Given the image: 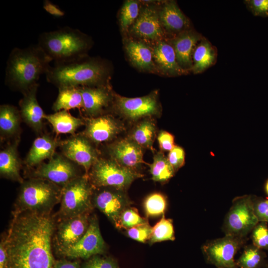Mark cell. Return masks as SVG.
Segmentation results:
<instances>
[{"label": "cell", "instance_id": "obj_1", "mask_svg": "<svg viewBox=\"0 0 268 268\" xmlns=\"http://www.w3.org/2000/svg\"><path fill=\"white\" fill-rule=\"evenodd\" d=\"M12 215L4 234L8 257L5 268H52L54 216L30 211Z\"/></svg>", "mask_w": 268, "mask_h": 268}, {"label": "cell", "instance_id": "obj_2", "mask_svg": "<svg viewBox=\"0 0 268 268\" xmlns=\"http://www.w3.org/2000/svg\"><path fill=\"white\" fill-rule=\"evenodd\" d=\"M52 61L38 44L22 49L14 48L7 61L5 83L24 93L38 83L42 74L47 73Z\"/></svg>", "mask_w": 268, "mask_h": 268}, {"label": "cell", "instance_id": "obj_3", "mask_svg": "<svg viewBox=\"0 0 268 268\" xmlns=\"http://www.w3.org/2000/svg\"><path fill=\"white\" fill-rule=\"evenodd\" d=\"M87 56L64 63H55L46 74L47 81L58 88L96 86L108 84L110 71L104 61Z\"/></svg>", "mask_w": 268, "mask_h": 268}, {"label": "cell", "instance_id": "obj_4", "mask_svg": "<svg viewBox=\"0 0 268 268\" xmlns=\"http://www.w3.org/2000/svg\"><path fill=\"white\" fill-rule=\"evenodd\" d=\"M91 43L78 29L65 27L41 33L38 45L55 63H64L86 57Z\"/></svg>", "mask_w": 268, "mask_h": 268}, {"label": "cell", "instance_id": "obj_5", "mask_svg": "<svg viewBox=\"0 0 268 268\" xmlns=\"http://www.w3.org/2000/svg\"><path fill=\"white\" fill-rule=\"evenodd\" d=\"M63 188L46 180L33 178L21 183L13 213L30 211L50 214L61 201Z\"/></svg>", "mask_w": 268, "mask_h": 268}, {"label": "cell", "instance_id": "obj_6", "mask_svg": "<svg viewBox=\"0 0 268 268\" xmlns=\"http://www.w3.org/2000/svg\"><path fill=\"white\" fill-rule=\"evenodd\" d=\"M94 188L84 175L72 180L62 189L59 220L90 213L93 207Z\"/></svg>", "mask_w": 268, "mask_h": 268}, {"label": "cell", "instance_id": "obj_7", "mask_svg": "<svg viewBox=\"0 0 268 268\" xmlns=\"http://www.w3.org/2000/svg\"><path fill=\"white\" fill-rule=\"evenodd\" d=\"M87 176L94 188H112L124 191L142 175L112 159L100 158L92 165Z\"/></svg>", "mask_w": 268, "mask_h": 268}, {"label": "cell", "instance_id": "obj_8", "mask_svg": "<svg viewBox=\"0 0 268 268\" xmlns=\"http://www.w3.org/2000/svg\"><path fill=\"white\" fill-rule=\"evenodd\" d=\"M258 223L252 197L244 196L233 201L225 218L223 230L225 235L243 238L252 232Z\"/></svg>", "mask_w": 268, "mask_h": 268}, {"label": "cell", "instance_id": "obj_9", "mask_svg": "<svg viewBox=\"0 0 268 268\" xmlns=\"http://www.w3.org/2000/svg\"><path fill=\"white\" fill-rule=\"evenodd\" d=\"M243 243L242 238L225 235L206 242L202 251L206 262L216 268H236L235 256Z\"/></svg>", "mask_w": 268, "mask_h": 268}, {"label": "cell", "instance_id": "obj_10", "mask_svg": "<svg viewBox=\"0 0 268 268\" xmlns=\"http://www.w3.org/2000/svg\"><path fill=\"white\" fill-rule=\"evenodd\" d=\"M89 213L61 219L56 223L52 245L57 255L74 245L83 236L89 225Z\"/></svg>", "mask_w": 268, "mask_h": 268}, {"label": "cell", "instance_id": "obj_11", "mask_svg": "<svg viewBox=\"0 0 268 268\" xmlns=\"http://www.w3.org/2000/svg\"><path fill=\"white\" fill-rule=\"evenodd\" d=\"M106 244L101 235L98 221L96 215L90 217L87 231L80 240L71 247L64 251L58 255L71 259L88 260L91 257L104 254Z\"/></svg>", "mask_w": 268, "mask_h": 268}, {"label": "cell", "instance_id": "obj_12", "mask_svg": "<svg viewBox=\"0 0 268 268\" xmlns=\"http://www.w3.org/2000/svg\"><path fill=\"white\" fill-rule=\"evenodd\" d=\"M92 202L113 223L119 228V219L122 212L129 207L130 201L124 191L112 188H96Z\"/></svg>", "mask_w": 268, "mask_h": 268}, {"label": "cell", "instance_id": "obj_13", "mask_svg": "<svg viewBox=\"0 0 268 268\" xmlns=\"http://www.w3.org/2000/svg\"><path fill=\"white\" fill-rule=\"evenodd\" d=\"M65 156L54 154L47 163L39 166L33 173L34 178L49 181L63 188L80 176L76 167Z\"/></svg>", "mask_w": 268, "mask_h": 268}, {"label": "cell", "instance_id": "obj_14", "mask_svg": "<svg viewBox=\"0 0 268 268\" xmlns=\"http://www.w3.org/2000/svg\"><path fill=\"white\" fill-rule=\"evenodd\" d=\"M114 104L117 110L121 114L131 120L156 115L159 111L156 95L154 93L135 98L116 95Z\"/></svg>", "mask_w": 268, "mask_h": 268}, {"label": "cell", "instance_id": "obj_15", "mask_svg": "<svg viewBox=\"0 0 268 268\" xmlns=\"http://www.w3.org/2000/svg\"><path fill=\"white\" fill-rule=\"evenodd\" d=\"M129 31L138 38L155 43L163 40L165 34L160 20L159 10L151 5L144 6L140 9L138 17Z\"/></svg>", "mask_w": 268, "mask_h": 268}, {"label": "cell", "instance_id": "obj_16", "mask_svg": "<svg viewBox=\"0 0 268 268\" xmlns=\"http://www.w3.org/2000/svg\"><path fill=\"white\" fill-rule=\"evenodd\" d=\"M64 156L70 161L82 166L88 174L97 160V153L90 140L83 135L73 136L61 144Z\"/></svg>", "mask_w": 268, "mask_h": 268}, {"label": "cell", "instance_id": "obj_17", "mask_svg": "<svg viewBox=\"0 0 268 268\" xmlns=\"http://www.w3.org/2000/svg\"><path fill=\"white\" fill-rule=\"evenodd\" d=\"M121 124L110 115L88 119L82 135L96 144L112 140L122 131Z\"/></svg>", "mask_w": 268, "mask_h": 268}, {"label": "cell", "instance_id": "obj_18", "mask_svg": "<svg viewBox=\"0 0 268 268\" xmlns=\"http://www.w3.org/2000/svg\"><path fill=\"white\" fill-rule=\"evenodd\" d=\"M202 37L200 33L190 29L167 40L174 49L180 67L188 72L191 71L193 67L194 51Z\"/></svg>", "mask_w": 268, "mask_h": 268}, {"label": "cell", "instance_id": "obj_19", "mask_svg": "<svg viewBox=\"0 0 268 268\" xmlns=\"http://www.w3.org/2000/svg\"><path fill=\"white\" fill-rule=\"evenodd\" d=\"M78 87L82 96V109L91 118L100 115L112 101L113 95L108 84Z\"/></svg>", "mask_w": 268, "mask_h": 268}, {"label": "cell", "instance_id": "obj_20", "mask_svg": "<svg viewBox=\"0 0 268 268\" xmlns=\"http://www.w3.org/2000/svg\"><path fill=\"white\" fill-rule=\"evenodd\" d=\"M112 160L124 167L132 169L144 163L142 147L130 138L116 141L108 147Z\"/></svg>", "mask_w": 268, "mask_h": 268}, {"label": "cell", "instance_id": "obj_21", "mask_svg": "<svg viewBox=\"0 0 268 268\" xmlns=\"http://www.w3.org/2000/svg\"><path fill=\"white\" fill-rule=\"evenodd\" d=\"M152 50L156 70L164 75L177 76L189 73L180 67L174 49L167 41L163 39L155 42Z\"/></svg>", "mask_w": 268, "mask_h": 268}, {"label": "cell", "instance_id": "obj_22", "mask_svg": "<svg viewBox=\"0 0 268 268\" xmlns=\"http://www.w3.org/2000/svg\"><path fill=\"white\" fill-rule=\"evenodd\" d=\"M159 15L165 32L173 37L191 29L190 20L174 0L164 2L159 10Z\"/></svg>", "mask_w": 268, "mask_h": 268}, {"label": "cell", "instance_id": "obj_23", "mask_svg": "<svg viewBox=\"0 0 268 268\" xmlns=\"http://www.w3.org/2000/svg\"><path fill=\"white\" fill-rule=\"evenodd\" d=\"M38 85V83L35 84L23 93L19 103L21 117L36 132L42 130L45 115L36 98Z\"/></svg>", "mask_w": 268, "mask_h": 268}, {"label": "cell", "instance_id": "obj_24", "mask_svg": "<svg viewBox=\"0 0 268 268\" xmlns=\"http://www.w3.org/2000/svg\"><path fill=\"white\" fill-rule=\"evenodd\" d=\"M125 47L130 61L134 67L144 71L154 72L156 70L152 49L145 43L130 39L126 41Z\"/></svg>", "mask_w": 268, "mask_h": 268}, {"label": "cell", "instance_id": "obj_25", "mask_svg": "<svg viewBox=\"0 0 268 268\" xmlns=\"http://www.w3.org/2000/svg\"><path fill=\"white\" fill-rule=\"evenodd\" d=\"M59 141L52 136L45 134L35 139L26 156L25 163L29 167L40 164L55 154Z\"/></svg>", "mask_w": 268, "mask_h": 268}, {"label": "cell", "instance_id": "obj_26", "mask_svg": "<svg viewBox=\"0 0 268 268\" xmlns=\"http://www.w3.org/2000/svg\"><path fill=\"white\" fill-rule=\"evenodd\" d=\"M217 58L216 48L205 37H202L194 51L191 71L194 74L204 72L215 64Z\"/></svg>", "mask_w": 268, "mask_h": 268}, {"label": "cell", "instance_id": "obj_27", "mask_svg": "<svg viewBox=\"0 0 268 268\" xmlns=\"http://www.w3.org/2000/svg\"><path fill=\"white\" fill-rule=\"evenodd\" d=\"M18 141L7 146L0 152V173L5 178L22 183L20 175V164L18 157Z\"/></svg>", "mask_w": 268, "mask_h": 268}, {"label": "cell", "instance_id": "obj_28", "mask_svg": "<svg viewBox=\"0 0 268 268\" xmlns=\"http://www.w3.org/2000/svg\"><path fill=\"white\" fill-rule=\"evenodd\" d=\"M44 119L51 124L57 134H73L79 127L84 124V121L72 116L67 110L45 115Z\"/></svg>", "mask_w": 268, "mask_h": 268}, {"label": "cell", "instance_id": "obj_29", "mask_svg": "<svg viewBox=\"0 0 268 268\" xmlns=\"http://www.w3.org/2000/svg\"><path fill=\"white\" fill-rule=\"evenodd\" d=\"M83 108V99L78 87L65 86L59 88V94L53 105L55 112Z\"/></svg>", "mask_w": 268, "mask_h": 268}, {"label": "cell", "instance_id": "obj_30", "mask_svg": "<svg viewBox=\"0 0 268 268\" xmlns=\"http://www.w3.org/2000/svg\"><path fill=\"white\" fill-rule=\"evenodd\" d=\"M20 114L15 107L8 104L0 107V131L1 135L10 136L16 134L20 126Z\"/></svg>", "mask_w": 268, "mask_h": 268}, {"label": "cell", "instance_id": "obj_31", "mask_svg": "<svg viewBox=\"0 0 268 268\" xmlns=\"http://www.w3.org/2000/svg\"><path fill=\"white\" fill-rule=\"evenodd\" d=\"M156 128L153 122L144 120L134 128L131 138L141 147L153 150V143L155 136Z\"/></svg>", "mask_w": 268, "mask_h": 268}, {"label": "cell", "instance_id": "obj_32", "mask_svg": "<svg viewBox=\"0 0 268 268\" xmlns=\"http://www.w3.org/2000/svg\"><path fill=\"white\" fill-rule=\"evenodd\" d=\"M152 179L155 182H165L173 177L175 170L164 154L158 152L154 155L153 161L149 165Z\"/></svg>", "mask_w": 268, "mask_h": 268}, {"label": "cell", "instance_id": "obj_33", "mask_svg": "<svg viewBox=\"0 0 268 268\" xmlns=\"http://www.w3.org/2000/svg\"><path fill=\"white\" fill-rule=\"evenodd\" d=\"M265 255L263 250L254 245L245 247L239 259L236 261L239 268H260L262 266Z\"/></svg>", "mask_w": 268, "mask_h": 268}, {"label": "cell", "instance_id": "obj_34", "mask_svg": "<svg viewBox=\"0 0 268 268\" xmlns=\"http://www.w3.org/2000/svg\"><path fill=\"white\" fill-rule=\"evenodd\" d=\"M139 2L136 0L125 1L120 12L119 21L122 31L127 32L136 20L139 13Z\"/></svg>", "mask_w": 268, "mask_h": 268}, {"label": "cell", "instance_id": "obj_35", "mask_svg": "<svg viewBox=\"0 0 268 268\" xmlns=\"http://www.w3.org/2000/svg\"><path fill=\"white\" fill-rule=\"evenodd\" d=\"M175 239L174 230L172 221L166 219L163 215L162 218L152 227V232L149 239L150 244Z\"/></svg>", "mask_w": 268, "mask_h": 268}, {"label": "cell", "instance_id": "obj_36", "mask_svg": "<svg viewBox=\"0 0 268 268\" xmlns=\"http://www.w3.org/2000/svg\"><path fill=\"white\" fill-rule=\"evenodd\" d=\"M166 205L165 197L157 193L149 195L144 202L145 212L148 216H156L164 214Z\"/></svg>", "mask_w": 268, "mask_h": 268}, {"label": "cell", "instance_id": "obj_37", "mask_svg": "<svg viewBox=\"0 0 268 268\" xmlns=\"http://www.w3.org/2000/svg\"><path fill=\"white\" fill-rule=\"evenodd\" d=\"M148 222L141 217L134 208L128 207L121 213L119 219V228L130 229L137 225Z\"/></svg>", "mask_w": 268, "mask_h": 268}, {"label": "cell", "instance_id": "obj_38", "mask_svg": "<svg viewBox=\"0 0 268 268\" xmlns=\"http://www.w3.org/2000/svg\"><path fill=\"white\" fill-rule=\"evenodd\" d=\"M253 245L262 250L268 251V223L259 222L252 231Z\"/></svg>", "mask_w": 268, "mask_h": 268}, {"label": "cell", "instance_id": "obj_39", "mask_svg": "<svg viewBox=\"0 0 268 268\" xmlns=\"http://www.w3.org/2000/svg\"><path fill=\"white\" fill-rule=\"evenodd\" d=\"M82 268H120L117 262L110 257L95 255L85 262Z\"/></svg>", "mask_w": 268, "mask_h": 268}, {"label": "cell", "instance_id": "obj_40", "mask_svg": "<svg viewBox=\"0 0 268 268\" xmlns=\"http://www.w3.org/2000/svg\"><path fill=\"white\" fill-rule=\"evenodd\" d=\"M152 232V227L147 222L127 229V234L135 241L144 243L150 239Z\"/></svg>", "mask_w": 268, "mask_h": 268}, {"label": "cell", "instance_id": "obj_41", "mask_svg": "<svg viewBox=\"0 0 268 268\" xmlns=\"http://www.w3.org/2000/svg\"><path fill=\"white\" fill-rule=\"evenodd\" d=\"M253 209L259 222L268 224V199L252 197Z\"/></svg>", "mask_w": 268, "mask_h": 268}, {"label": "cell", "instance_id": "obj_42", "mask_svg": "<svg viewBox=\"0 0 268 268\" xmlns=\"http://www.w3.org/2000/svg\"><path fill=\"white\" fill-rule=\"evenodd\" d=\"M244 3L254 15L268 17V0H246Z\"/></svg>", "mask_w": 268, "mask_h": 268}, {"label": "cell", "instance_id": "obj_43", "mask_svg": "<svg viewBox=\"0 0 268 268\" xmlns=\"http://www.w3.org/2000/svg\"><path fill=\"white\" fill-rule=\"evenodd\" d=\"M167 159L175 170L183 166L185 163V152L184 149L177 145L169 151Z\"/></svg>", "mask_w": 268, "mask_h": 268}, {"label": "cell", "instance_id": "obj_44", "mask_svg": "<svg viewBox=\"0 0 268 268\" xmlns=\"http://www.w3.org/2000/svg\"><path fill=\"white\" fill-rule=\"evenodd\" d=\"M157 139L160 149L162 151H170L175 146L174 136L167 132H160L158 135Z\"/></svg>", "mask_w": 268, "mask_h": 268}, {"label": "cell", "instance_id": "obj_45", "mask_svg": "<svg viewBox=\"0 0 268 268\" xmlns=\"http://www.w3.org/2000/svg\"><path fill=\"white\" fill-rule=\"evenodd\" d=\"M52 268H82L78 259L70 261L66 259L55 260Z\"/></svg>", "mask_w": 268, "mask_h": 268}, {"label": "cell", "instance_id": "obj_46", "mask_svg": "<svg viewBox=\"0 0 268 268\" xmlns=\"http://www.w3.org/2000/svg\"><path fill=\"white\" fill-rule=\"evenodd\" d=\"M43 8L48 13L55 17H62L65 15V12L62 10L48 0L44 1Z\"/></svg>", "mask_w": 268, "mask_h": 268}, {"label": "cell", "instance_id": "obj_47", "mask_svg": "<svg viewBox=\"0 0 268 268\" xmlns=\"http://www.w3.org/2000/svg\"><path fill=\"white\" fill-rule=\"evenodd\" d=\"M265 190L267 194L268 195V180L266 182V186H265Z\"/></svg>", "mask_w": 268, "mask_h": 268}, {"label": "cell", "instance_id": "obj_48", "mask_svg": "<svg viewBox=\"0 0 268 268\" xmlns=\"http://www.w3.org/2000/svg\"><path fill=\"white\" fill-rule=\"evenodd\" d=\"M239 268L237 267V268Z\"/></svg>", "mask_w": 268, "mask_h": 268}, {"label": "cell", "instance_id": "obj_49", "mask_svg": "<svg viewBox=\"0 0 268 268\" xmlns=\"http://www.w3.org/2000/svg\"></svg>", "mask_w": 268, "mask_h": 268}]
</instances>
